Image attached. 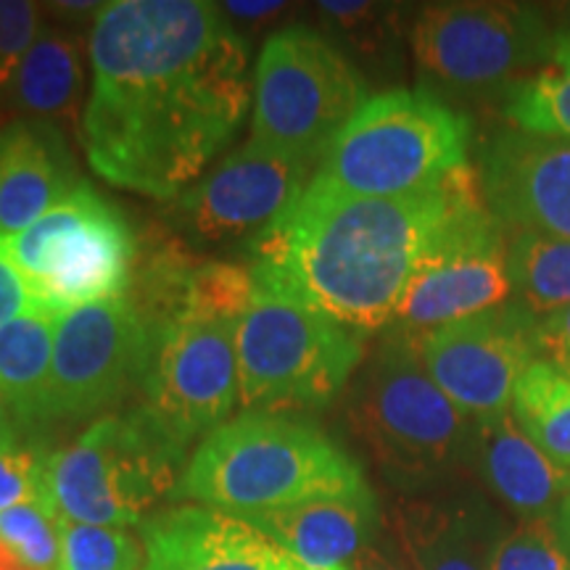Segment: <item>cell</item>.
Masks as SVG:
<instances>
[{"instance_id": "obj_40", "label": "cell", "mask_w": 570, "mask_h": 570, "mask_svg": "<svg viewBox=\"0 0 570 570\" xmlns=\"http://www.w3.org/2000/svg\"><path fill=\"white\" fill-rule=\"evenodd\" d=\"M331 570H352V568H331Z\"/></svg>"}, {"instance_id": "obj_24", "label": "cell", "mask_w": 570, "mask_h": 570, "mask_svg": "<svg viewBox=\"0 0 570 570\" xmlns=\"http://www.w3.org/2000/svg\"><path fill=\"white\" fill-rule=\"evenodd\" d=\"M510 415L547 458L570 470V375L533 360L512 391Z\"/></svg>"}, {"instance_id": "obj_36", "label": "cell", "mask_w": 570, "mask_h": 570, "mask_svg": "<svg viewBox=\"0 0 570 570\" xmlns=\"http://www.w3.org/2000/svg\"><path fill=\"white\" fill-rule=\"evenodd\" d=\"M46 9H51L59 19H92L96 21L98 13H101L104 3H96V0H59V3H48Z\"/></svg>"}, {"instance_id": "obj_32", "label": "cell", "mask_w": 570, "mask_h": 570, "mask_svg": "<svg viewBox=\"0 0 570 570\" xmlns=\"http://www.w3.org/2000/svg\"><path fill=\"white\" fill-rule=\"evenodd\" d=\"M46 6L0 0V92H9L27 51L46 27Z\"/></svg>"}, {"instance_id": "obj_11", "label": "cell", "mask_w": 570, "mask_h": 570, "mask_svg": "<svg viewBox=\"0 0 570 570\" xmlns=\"http://www.w3.org/2000/svg\"><path fill=\"white\" fill-rule=\"evenodd\" d=\"M510 227L487 198L468 202L420 256L386 333L420 341L439 327L497 309L515 298L508 265Z\"/></svg>"}, {"instance_id": "obj_20", "label": "cell", "mask_w": 570, "mask_h": 570, "mask_svg": "<svg viewBox=\"0 0 570 570\" xmlns=\"http://www.w3.org/2000/svg\"><path fill=\"white\" fill-rule=\"evenodd\" d=\"M304 570L346 568L373 547L381 512L373 489L356 487L275 512L248 518Z\"/></svg>"}, {"instance_id": "obj_22", "label": "cell", "mask_w": 570, "mask_h": 570, "mask_svg": "<svg viewBox=\"0 0 570 570\" xmlns=\"http://www.w3.org/2000/svg\"><path fill=\"white\" fill-rule=\"evenodd\" d=\"M82 90L85 51L80 35L46 24L27 51L6 96L21 119L75 125Z\"/></svg>"}, {"instance_id": "obj_27", "label": "cell", "mask_w": 570, "mask_h": 570, "mask_svg": "<svg viewBox=\"0 0 570 570\" xmlns=\"http://www.w3.org/2000/svg\"><path fill=\"white\" fill-rule=\"evenodd\" d=\"M327 30L346 42L356 56L383 67L399 51V6L367 3V0H325L317 6Z\"/></svg>"}, {"instance_id": "obj_18", "label": "cell", "mask_w": 570, "mask_h": 570, "mask_svg": "<svg viewBox=\"0 0 570 570\" xmlns=\"http://www.w3.org/2000/svg\"><path fill=\"white\" fill-rule=\"evenodd\" d=\"M470 465L520 520L558 525L570 512V470L547 458L510 412L473 423Z\"/></svg>"}, {"instance_id": "obj_23", "label": "cell", "mask_w": 570, "mask_h": 570, "mask_svg": "<svg viewBox=\"0 0 570 570\" xmlns=\"http://www.w3.org/2000/svg\"><path fill=\"white\" fill-rule=\"evenodd\" d=\"M53 341L56 317L38 306L0 325V394L9 399L24 428L48 415Z\"/></svg>"}, {"instance_id": "obj_29", "label": "cell", "mask_w": 570, "mask_h": 570, "mask_svg": "<svg viewBox=\"0 0 570 570\" xmlns=\"http://www.w3.org/2000/svg\"><path fill=\"white\" fill-rule=\"evenodd\" d=\"M142 544L127 529L61 518L59 570H140Z\"/></svg>"}, {"instance_id": "obj_28", "label": "cell", "mask_w": 570, "mask_h": 570, "mask_svg": "<svg viewBox=\"0 0 570 570\" xmlns=\"http://www.w3.org/2000/svg\"><path fill=\"white\" fill-rule=\"evenodd\" d=\"M0 550L21 570H59L61 518L40 502L0 512Z\"/></svg>"}, {"instance_id": "obj_1", "label": "cell", "mask_w": 570, "mask_h": 570, "mask_svg": "<svg viewBox=\"0 0 570 570\" xmlns=\"http://www.w3.org/2000/svg\"><path fill=\"white\" fill-rule=\"evenodd\" d=\"M88 56L82 151L92 173L132 194L180 196L252 106L248 42L217 3H104Z\"/></svg>"}, {"instance_id": "obj_13", "label": "cell", "mask_w": 570, "mask_h": 570, "mask_svg": "<svg viewBox=\"0 0 570 570\" xmlns=\"http://www.w3.org/2000/svg\"><path fill=\"white\" fill-rule=\"evenodd\" d=\"M151 354L154 333L130 296L56 317L46 420H85L117 407L142 383Z\"/></svg>"}, {"instance_id": "obj_15", "label": "cell", "mask_w": 570, "mask_h": 570, "mask_svg": "<svg viewBox=\"0 0 570 570\" xmlns=\"http://www.w3.org/2000/svg\"><path fill=\"white\" fill-rule=\"evenodd\" d=\"M309 169L312 164L248 138L177 196V217L204 244L248 240L252 246L302 198Z\"/></svg>"}, {"instance_id": "obj_31", "label": "cell", "mask_w": 570, "mask_h": 570, "mask_svg": "<svg viewBox=\"0 0 570 570\" xmlns=\"http://www.w3.org/2000/svg\"><path fill=\"white\" fill-rule=\"evenodd\" d=\"M46 454L35 444H24L21 433L0 439V512L27 502L51 508L46 491Z\"/></svg>"}, {"instance_id": "obj_10", "label": "cell", "mask_w": 570, "mask_h": 570, "mask_svg": "<svg viewBox=\"0 0 570 570\" xmlns=\"http://www.w3.org/2000/svg\"><path fill=\"white\" fill-rule=\"evenodd\" d=\"M552 38L523 3H431L410 24L420 77L452 98H508L547 61Z\"/></svg>"}, {"instance_id": "obj_38", "label": "cell", "mask_w": 570, "mask_h": 570, "mask_svg": "<svg viewBox=\"0 0 570 570\" xmlns=\"http://www.w3.org/2000/svg\"><path fill=\"white\" fill-rule=\"evenodd\" d=\"M24 431V425H21V420L13 407L9 404V399L0 394V439L6 436H17V433Z\"/></svg>"}, {"instance_id": "obj_17", "label": "cell", "mask_w": 570, "mask_h": 570, "mask_svg": "<svg viewBox=\"0 0 570 570\" xmlns=\"http://www.w3.org/2000/svg\"><path fill=\"white\" fill-rule=\"evenodd\" d=\"M140 537V570H304L248 520L204 504L154 512Z\"/></svg>"}, {"instance_id": "obj_16", "label": "cell", "mask_w": 570, "mask_h": 570, "mask_svg": "<svg viewBox=\"0 0 570 570\" xmlns=\"http://www.w3.org/2000/svg\"><path fill=\"white\" fill-rule=\"evenodd\" d=\"M479 177L491 214L510 230L570 240V140L508 127L483 148Z\"/></svg>"}, {"instance_id": "obj_37", "label": "cell", "mask_w": 570, "mask_h": 570, "mask_svg": "<svg viewBox=\"0 0 570 570\" xmlns=\"http://www.w3.org/2000/svg\"><path fill=\"white\" fill-rule=\"evenodd\" d=\"M352 570H404V566L402 562L396 566V562L391 560L386 552L377 550V547L373 544L352 562Z\"/></svg>"}, {"instance_id": "obj_21", "label": "cell", "mask_w": 570, "mask_h": 570, "mask_svg": "<svg viewBox=\"0 0 570 570\" xmlns=\"http://www.w3.org/2000/svg\"><path fill=\"white\" fill-rule=\"evenodd\" d=\"M404 570H489L504 525L479 499H404L394 512Z\"/></svg>"}, {"instance_id": "obj_19", "label": "cell", "mask_w": 570, "mask_h": 570, "mask_svg": "<svg viewBox=\"0 0 570 570\" xmlns=\"http://www.w3.org/2000/svg\"><path fill=\"white\" fill-rule=\"evenodd\" d=\"M80 185L59 125L11 119L0 127V235L38 223Z\"/></svg>"}, {"instance_id": "obj_12", "label": "cell", "mask_w": 570, "mask_h": 570, "mask_svg": "<svg viewBox=\"0 0 570 570\" xmlns=\"http://www.w3.org/2000/svg\"><path fill=\"white\" fill-rule=\"evenodd\" d=\"M238 323L240 317L185 306L154 333L142 410L180 449L225 425L238 402Z\"/></svg>"}, {"instance_id": "obj_35", "label": "cell", "mask_w": 570, "mask_h": 570, "mask_svg": "<svg viewBox=\"0 0 570 570\" xmlns=\"http://www.w3.org/2000/svg\"><path fill=\"white\" fill-rule=\"evenodd\" d=\"M223 9L230 19L248 21V24H265V21L281 17V13L288 9V3H283V0H275V3H265V0H262V3H252V0H246V3L227 0Z\"/></svg>"}, {"instance_id": "obj_25", "label": "cell", "mask_w": 570, "mask_h": 570, "mask_svg": "<svg viewBox=\"0 0 570 570\" xmlns=\"http://www.w3.org/2000/svg\"><path fill=\"white\" fill-rule=\"evenodd\" d=\"M510 281L515 302L533 317L570 306V240L537 230H510Z\"/></svg>"}, {"instance_id": "obj_2", "label": "cell", "mask_w": 570, "mask_h": 570, "mask_svg": "<svg viewBox=\"0 0 570 570\" xmlns=\"http://www.w3.org/2000/svg\"><path fill=\"white\" fill-rule=\"evenodd\" d=\"M479 196L481 177L468 164L394 198L346 196L312 180L252 244V275L367 338L389 331L420 256Z\"/></svg>"}, {"instance_id": "obj_33", "label": "cell", "mask_w": 570, "mask_h": 570, "mask_svg": "<svg viewBox=\"0 0 570 570\" xmlns=\"http://www.w3.org/2000/svg\"><path fill=\"white\" fill-rule=\"evenodd\" d=\"M35 309V298L21 277L19 267L13 265L3 235H0V325L11 323L27 312Z\"/></svg>"}, {"instance_id": "obj_26", "label": "cell", "mask_w": 570, "mask_h": 570, "mask_svg": "<svg viewBox=\"0 0 570 570\" xmlns=\"http://www.w3.org/2000/svg\"><path fill=\"white\" fill-rule=\"evenodd\" d=\"M512 130L570 140V30L552 38L547 61L504 98Z\"/></svg>"}, {"instance_id": "obj_34", "label": "cell", "mask_w": 570, "mask_h": 570, "mask_svg": "<svg viewBox=\"0 0 570 570\" xmlns=\"http://www.w3.org/2000/svg\"><path fill=\"white\" fill-rule=\"evenodd\" d=\"M539 356L558 365L562 373L570 375V306L554 312L550 317H541L537 325Z\"/></svg>"}, {"instance_id": "obj_7", "label": "cell", "mask_w": 570, "mask_h": 570, "mask_svg": "<svg viewBox=\"0 0 570 570\" xmlns=\"http://www.w3.org/2000/svg\"><path fill=\"white\" fill-rule=\"evenodd\" d=\"M183 452L148 412L104 415L80 439L46 454V491L56 515L130 529L154 515L180 483Z\"/></svg>"}, {"instance_id": "obj_8", "label": "cell", "mask_w": 570, "mask_h": 570, "mask_svg": "<svg viewBox=\"0 0 570 570\" xmlns=\"http://www.w3.org/2000/svg\"><path fill=\"white\" fill-rule=\"evenodd\" d=\"M365 101V77L336 42L309 27H288L256 61L252 140L306 164L323 161Z\"/></svg>"}, {"instance_id": "obj_3", "label": "cell", "mask_w": 570, "mask_h": 570, "mask_svg": "<svg viewBox=\"0 0 570 570\" xmlns=\"http://www.w3.org/2000/svg\"><path fill=\"white\" fill-rule=\"evenodd\" d=\"M365 483L362 468L320 428L273 412H244L198 444L175 497L248 520Z\"/></svg>"}, {"instance_id": "obj_14", "label": "cell", "mask_w": 570, "mask_h": 570, "mask_svg": "<svg viewBox=\"0 0 570 570\" xmlns=\"http://www.w3.org/2000/svg\"><path fill=\"white\" fill-rule=\"evenodd\" d=\"M539 317L510 304L444 325L415 341L433 383L479 423L510 412L523 370L539 360Z\"/></svg>"}, {"instance_id": "obj_30", "label": "cell", "mask_w": 570, "mask_h": 570, "mask_svg": "<svg viewBox=\"0 0 570 570\" xmlns=\"http://www.w3.org/2000/svg\"><path fill=\"white\" fill-rule=\"evenodd\" d=\"M489 570H570V544L550 520H518L497 537Z\"/></svg>"}, {"instance_id": "obj_39", "label": "cell", "mask_w": 570, "mask_h": 570, "mask_svg": "<svg viewBox=\"0 0 570 570\" xmlns=\"http://www.w3.org/2000/svg\"><path fill=\"white\" fill-rule=\"evenodd\" d=\"M560 531H562V533H566V539L570 541V512H568V518H566V520H562V523H560Z\"/></svg>"}, {"instance_id": "obj_9", "label": "cell", "mask_w": 570, "mask_h": 570, "mask_svg": "<svg viewBox=\"0 0 570 570\" xmlns=\"http://www.w3.org/2000/svg\"><path fill=\"white\" fill-rule=\"evenodd\" d=\"M3 240L35 306L53 317L127 296L132 285L138 254L132 227L88 183L77 185V190L27 230Z\"/></svg>"}, {"instance_id": "obj_5", "label": "cell", "mask_w": 570, "mask_h": 570, "mask_svg": "<svg viewBox=\"0 0 570 570\" xmlns=\"http://www.w3.org/2000/svg\"><path fill=\"white\" fill-rule=\"evenodd\" d=\"M352 420L402 489H428L470 462L473 420L433 383L415 341L396 333H386L356 383Z\"/></svg>"}, {"instance_id": "obj_4", "label": "cell", "mask_w": 570, "mask_h": 570, "mask_svg": "<svg viewBox=\"0 0 570 570\" xmlns=\"http://www.w3.org/2000/svg\"><path fill=\"white\" fill-rule=\"evenodd\" d=\"M470 122L431 90H386L354 114L312 180L360 198L431 188L468 164Z\"/></svg>"}, {"instance_id": "obj_6", "label": "cell", "mask_w": 570, "mask_h": 570, "mask_svg": "<svg viewBox=\"0 0 570 570\" xmlns=\"http://www.w3.org/2000/svg\"><path fill=\"white\" fill-rule=\"evenodd\" d=\"M238 402L252 412L327 407L365 356V336L254 281L235 333Z\"/></svg>"}]
</instances>
